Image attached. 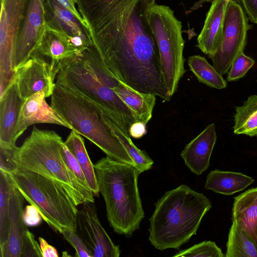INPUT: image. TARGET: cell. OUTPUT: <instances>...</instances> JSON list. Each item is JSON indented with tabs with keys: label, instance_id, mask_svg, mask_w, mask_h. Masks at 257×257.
<instances>
[{
	"label": "cell",
	"instance_id": "9",
	"mask_svg": "<svg viewBox=\"0 0 257 257\" xmlns=\"http://www.w3.org/2000/svg\"><path fill=\"white\" fill-rule=\"evenodd\" d=\"M251 27L241 6L234 0H229L220 42L215 52L208 56L220 74L227 73L234 60L244 52L247 33Z\"/></svg>",
	"mask_w": 257,
	"mask_h": 257
},
{
	"label": "cell",
	"instance_id": "22",
	"mask_svg": "<svg viewBox=\"0 0 257 257\" xmlns=\"http://www.w3.org/2000/svg\"><path fill=\"white\" fill-rule=\"evenodd\" d=\"M112 89L131 110L136 122L147 124L152 117L156 96L136 91L121 82Z\"/></svg>",
	"mask_w": 257,
	"mask_h": 257
},
{
	"label": "cell",
	"instance_id": "26",
	"mask_svg": "<svg viewBox=\"0 0 257 257\" xmlns=\"http://www.w3.org/2000/svg\"><path fill=\"white\" fill-rule=\"evenodd\" d=\"M233 133L257 136V95H251L241 106L235 107Z\"/></svg>",
	"mask_w": 257,
	"mask_h": 257
},
{
	"label": "cell",
	"instance_id": "8",
	"mask_svg": "<svg viewBox=\"0 0 257 257\" xmlns=\"http://www.w3.org/2000/svg\"><path fill=\"white\" fill-rule=\"evenodd\" d=\"M148 19L159 50L163 82L172 97L186 72L182 24L168 6L157 4L149 9Z\"/></svg>",
	"mask_w": 257,
	"mask_h": 257
},
{
	"label": "cell",
	"instance_id": "24",
	"mask_svg": "<svg viewBox=\"0 0 257 257\" xmlns=\"http://www.w3.org/2000/svg\"><path fill=\"white\" fill-rule=\"evenodd\" d=\"M101 117L111 132L119 141L132 158L135 167L141 174L151 169L154 161L145 151L137 148L130 136L125 133L115 121L110 114L101 109Z\"/></svg>",
	"mask_w": 257,
	"mask_h": 257
},
{
	"label": "cell",
	"instance_id": "32",
	"mask_svg": "<svg viewBox=\"0 0 257 257\" xmlns=\"http://www.w3.org/2000/svg\"><path fill=\"white\" fill-rule=\"evenodd\" d=\"M61 152L63 159L69 170L73 173L84 187L90 189L78 162L65 146L64 142L62 146Z\"/></svg>",
	"mask_w": 257,
	"mask_h": 257
},
{
	"label": "cell",
	"instance_id": "23",
	"mask_svg": "<svg viewBox=\"0 0 257 257\" xmlns=\"http://www.w3.org/2000/svg\"><path fill=\"white\" fill-rule=\"evenodd\" d=\"M254 180L242 173L215 169L206 177L205 189L225 195H231L246 189Z\"/></svg>",
	"mask_w": 257,
	"mask_h": 257
},
{
	"label": "cell",
	"instance_id": "5",
	"mask_svg": "<svg viewBox=\"0 0 257 257\" xmlns=\"http://www.w3.org/2000/svg\"><path fill=\"white\" fill-rule=\"evenodd\" d=\"M64 142L53 131L35 126L23 144L17 147L13 161L17 168L31 171L53 180L66 191L76 205L94 202V194L84 187L69 170L62 155Z\"/></svg>",
	"mask_w": 257,
	"mask_h": 257
},
{
	"label": "cell",
	"instance_id": "38",
	"mask_svg": "<svg viewBox=\"0 0 257 257\" xmlns=\"http://www.w3.org/2000/svg\"><path fill=\"white\" fill-rule=\"evenodd\" d=\"M38 240L40 242L42 257H58L59 256L56 248L49 244L44 238L39 237Z\"/></svg>",
	"mask_w": 257,
	"mask_h": 257
},
{
	"label": "cell",
	"instance_id": "15",
	"mask_svg": "<svg viewBox=\"0 0 257 257\" xmlns=\"http://www.w3.org/2000/svg\"><path fill=\"white\" fill-rule=\"evenodd\" d=\"M56 77L50 66L43 60L30 57L16 70L15 79L20 96L24 100L44 91L46 97L53 93Z\"/></svg>",
	"mask_w": 257,
	"mask_h": 257
},
{
	"label": "cell",
	"instance_id": "16",
	"mask_svg": "<svg viewBox=\"0 0 257 257\" xmlns=\"http://www.w3.org/2000/svg\"><path fill=\"white\" fill-rule=\"evenodd\" d=\"M46 98L44 91H40L25 100L14 134L15 143L28 127L34 124L52 123L73 131L71 125L47 104Z\"/></svg>",
	"mask_w": 257,
	"mask_h": 257
},
{
	"label": "cell",
	"instance_id": "10",
	"mask_svg": "<svg viewBox=\"0 0 257 257\" xmlns=\"http://www.w3.org/2000/svg\"><path fill=\"white\" fill-rule=\"evenodd\" d=\"M30 0H1L0 95L14 78L15 45Z\"/></svg>",
	"mask_w": 257,
	"mask_h": 257
},
{
	"label": "cell",
	"instance_id": "42",
	"mask_svg": "<svg viewBox=\"0 0 257 257\" xmlns=\"http://www.w3.org/2000/svg\"><path fill=\"white\" fill-rule=\"evenodd\" d=\"M209 1H212V0H209ZM234 1H235V0H234Z\"/></svg>",
	"mask_w": 257,
	"mask_h": 257
},
{
	"label": "cell",
	"instance_id": "37",
	"mask_svg": "<svg viewBox=\"0 0 257 257\" xmlns=\"http://www.w3.org/2000/svg\"><path fill=\"white\" fill-rule=\"evenodd\" d=\"M244 11L248 19L257 23V0H240Z\"/></svg>",
	"mask_w": 257,
	"mask_h": 257
},
{
	"label": "cell",
	"instance_id": "31",
	"mask_svg": "<svg viewBox=\"0 0 257 257\" xmlns=\"http://www.w3.org/2000/svg\"><path fill=\"white\" fill-rule=\"evenodd\" d=\"M255 61L251 57L241 53L232 63L228 72L226 81H235L243 78L253 66Z\"/></svg>",
	"mask_w": 257,
	"mask_h": 257
},
{
	"label": "cell",
	"instance_id": "27",
	"mask_svg": "<svg viewBox=\"0 0 257 257\" xmlns=\"http://www.w3.org/2000/svg\"><path fill=\"white\" fill-rule=\"evenodd\" d=\"M226 247L225 257H257L255 244L235 221H232Z\"/></svg>",
	"mask_w": 257,
	"mask_h": 257
},
{
	"label": "cell",
	"instance_id": "39",
	"mask_svg": "<svg viewBox=\"0 0 257 257\" xmlns=\"http://www.w3.org/2000/svg\"><path fill=\"white\" fill-rule=\"evenodd\" d=\"M146 124L141 122H135L129 129V135L135 139H140L147 134Z\"/></svg>",
	"mask_w": 257,
	"mask_h": 257
},
{
	"label": "cell",
	"instance_id": "40",
	"mask_svg": "<svg viewBox=\"0 0 257 257\" xmlns=\"http://www.w3.org/2000/svg\"><path fill=\"white\" fill-rule=\"evenodd\" d=\"M62 6L71 12L81 23L86 25L85 23L76 9V5L77 4V0H56Z\"/></svg>",
	"mask_w": 257,
	"mask_h": 257
},
{
	"label": "cell",
	"instance_id": "25",
	"mask_svg": "<svg viewBox=\"0 0 257 257\" xmlns=\"http://www.w3.org/2000/svg\"><path fill=\"white\" fill-rule=\"evenodd\" d=\"M64 144L78 162L88 187L94 196H98L99 189L94 165L87 152L84 139L80 134L71 131Z\"/></svg>",
	"mask_w": 257,
	"mask_h": 257
},
{
	"label": "cell",
	"instance_id": "13",
	"mask_svg": "<svg viewBox=\"0 0 257 257\" xmlns=\"http://www.w3.org/2000/svg\"><path fill=\"white\" fill-rule=\"evenodd\" d=\"M46 25L61 33L80 52L93 46L88 29L56 0H44Z\"/></svg>",
	"mask_w": 257,
	"mask_h": 257
},
{
	"label": "cell",
	"instance_id": "14",
	"mask_svg": "<svg viewBox=\"0 0 257 257\" xmlns=\"http://www.w3.org/2000/svg\"><path fill=\"white\" fill-rule=\"evenodd\" d=\"M82 53L60 32L46 25L43 38L31 57L40 59L50 66L56 77L65 66L80 56Z\"/></svg>",
	"mask_w": 257,
	"mask_h": 257
},
{
	"label": "cell",
	"instance_id": "29",
	"mask_svg": "<svg viewBox=\"0 0 257 257\" xmlns=\"http://www.w3.org/2000/svg\"><path fill=\"white\" fill-rule=\"evenodd\" d=\"M14 187L9 174L0 171V249L9 237V202Z\"/></svg>",
	"mask_w": 257,
	"mask_h": 257
},
{
	"label": "cell",
	"instance_id": "6",
	"mask_svg": "<svg viewBox=\"0 0 257 257\" xmlns=\"http://www.w3.org/2000/svg\"><path fill=\"white\" fill-rule=\"evenodd\" d=\"M50 106L73 128L114 160L134 166L118 139L103 120L101 109L83 95L56 84Z\"/></svg>",
	"mask_w": 257,
	"mask_h": 257
},
{
	"label": "cell",
	"instance_id": "28",
	"mask_svg": "<svg viewBox=\"0 0 257 257\" xmlns=\"http://www.w3.org/2000/svg\"><path fill=\"white\" fill-rule=\"evenodd\" d=\"M188 64L190 71L200 82L217 89L227 87L226 81L222 75L218 73L205 57L198 55L191 56L188 59Z\"/></svg>",
	"mask_w": 257,
	"mask_h": 257
},
{
	"label": "cell",
	"instance_id": "34",
	"mask_svg": "<svg viewBox=\"0 0 257 257\" xmlns=\"http://www.w3.org/2000/svg\"><path fill=\"white\" fill-rule=\"evenodd\" d=\"M21 257H42L40 244L28 229L24 237Z\"/></svg>",
	"mask_w": 257,
	"mask_h": 257
},
{
	"label": "cell",
	"instance_id": "12",
	"mask_svg": "<svg viewBox=\"0 0 257 257\" xmlns=\"http://www.w3.org/2000/svg\"><path fill=\"white\" fill-rule=\"evenodd\" d=\"M45 29L44 0H30L15 45L13 61L15 73L38 47Z\"/></svg>",
	"mask_w": 257,
	"mask_h": 257
},
{
	"label": "cell",
	"instance_id": "41",
	"mask_svg": "<svg viewBox=\"0 0 257 257\" xmlns=\"http://www.w3.org/2000/svg\"><path fill=\"white\" fill-rule=\"evenodd\" d=\"M208 1H209V0H199L198 2H196L195 5L193 6V7H192V10H196V9H198L199 8H200L202 4L206 2H208Z\"/></svg>",
	"mask_w": 257,
	"mask_h": 257
},
{
	"label": "cell",
	"instance_id": "30",
	"mask_svg": "<svg viewBox=\"0 0 257 257\" xmlns=\"http://www.w3.org/2000/svg\"><path fill=\"white\" fill-rule=\"evenodd\" d=\"M174 257H224L221 249L212 241H204L187 249L182 250L173 255Z\"/></svg>",
	"mask_w": 257,
	"mask_h": 257
},
{
	"label": "cell",
	"instance_id": "36",
	"mask_svg": "<svg viewBox=\"0 0 257 257\" xmlns=\"http://www.w3.org/2000/svg\"><path fill=\"white\" fill-rule=\"evenodd\" d=\"M23 216L25 223L29 226L38 225L43 219L37 208L31 204L26 206Z\"/></svg>",
	"mask_w": 257,
	"mask_h": 257
},
{
	"label": "cell",
	"instance_id": "33",
	"mask_svg": "<svg viewBox=\"0 0 257 257\" xmlns=\"http://www.w3.org/2000/svg\"><path fill=\"white\" fill-rule=\"evenodd\" d=\"M61 234L75 249V256L93 257L91 251L77 232L70 230H65Z\"/></svg>",
	"mask_w": 257,
	"mask_h": 257
},
{
	"label": "cell",
	"instance_id": "2",
	"mask_svg": "<svg viewBox=\"0 0 257 257\" xmlns=\"http://www.w3.org/2000/svg\"><path fill=\"white\" fill-rule=\"evenodd\" d=\"M212 203L185 185L166 192L149 219V239L156 249H178L196 234Z\"/></svg>",
	"mask_w": 257,
	"mask_h": 257
},
{
	"label": "cell",
	"instance_id": "21",
	"mask_svg": "<svg viewBox=\"0 0 257 257\" xmlns=\"http://www.w3.org/2000/svg\"><path fill=\"white\" fill-rule=\"evenodd\" d=\"M231 221L245 231L257 247V187L234 198Z\"/></svg>",
	"mask_w": 257,
	"mask_h": 257
},
{
	"label": "cell",
	"instance_id": "11",
	"mask_svg": "<svg viewBox=\"0 0 257 257\" xmlns=\"http://www.w3.org/2000/svg\"><path fill=\"white\" fill-rule=\"evenodd\" d=\"M78 231L93 257L119 256V246L113 243L101 225L94 202L82 204L78 213Z\"/></svg>",
	"mask_w": 257,
	"mask_h": 257
},
{
	"label": "cell",
	"instance_id": "20",
	"mask_svg": "<svg viewBox=\"0 0 257 257\" xmlns=\"http://www.w3.org/2000/svg\"><path fill=\"white\" fill-rule=\"evenodd\" d=\"M228 1L212 0L203 28L198 36L197 46L208 56L215 52L220 42Z\"/></svg>",
	"mask_w": 257,
	"mask_h": 257
},
{
	"label": "cell",
	"instance_id": "19",
	"mask_svg": "<svg viewBox=\"0 0 257 257\" xmlns=\"http://www.w3.org/2000/svg\"><path fill=\"white\" fill-rule=\"evenodd\" d=\"M24 199L14 186L9 202V237L0 249V257H21L24 237L28 229L23 216Z\"/></svg>",
	"mask_w": 257,
	"mask_h": 257
},
{
	"label": "cell",
	"instance_id": "35",
	"mask_svg": "<svg viewBox=\"0 0 257 257\" xmlns=\"http://www.w3.org/2000/svg\"><path fill=\"white\" fill-rule=\"evenodd\" d=\"M16 147L0 146V171L10 174L17 169V165L13 161Z\"/></svg>",
	"mask_w": 257,
	"mask_h": 257
},
{
	"label": "cell",
	"instance_id": "3",
	"mask_svg": "<svg viewBox=\"0 0 257 257\" xmlns=\"http://www.w3.org/2000/svg\"><path fill=\"white\" fill-rule=\"evenodd\" d=\"M120 82L106 67L93 46L60 70L56 84L92 101L109 112L129 135L130 127L136 121L131 110L112 89Z\"/></svg>",
	"mask_w": 257,
	"mask_h": 257
},
{
	"label": "cell",
	"instance_id": "17",
	"mask_svg": "<svg viewBox=\"0 0 257 257\" xmlns=\"http://www.w3.org/2000/svg\"><path fill=\"white\" fill-rule=\"evenodd\" d=\"M216 140L215 125L212 123L185 146L180 155L192 173L200 175L208 168Z\"/></svg>",
	"mask_w": 257,
	"mask_h": 257
},
{
	"label": "cell",
	"instance_id": "1",
	"mask_svg": "<svg viewBox=\"0 0 257 257\" xmlns=\"http://www.w3.org/2000/svg\"><path fill=\"white\" fill-rule=\"evenodd\" d=\"M156 0H77L93 44L108 70L128 87L165 99L158 48L148 19Z\"/></svg>",
	"mask_w": 257,
	"mask_h": 257
},
{
	"label": "cell",
	"instance_id": "4",
	"mask_svg": "<svg viewBox=\"0 0 257 257\" xmlns=\"http://www.w3.org/2000/svg\"><path fill=\"white\" fill-rule=\"evenodd\" d=\"M94 167L110 226L117 234L131 237L145 217L138 185L140 172L108 156Z\"/></svg>",
	"mask_w": 257,
	"mask_h": 257
},
{
	"label": "cell",
	"instance_id": "7",
	"mask_svg": "<svg viewBox=\"0 0 257 257\" xmlns=\"http://www.w3.org/2000/svg\"><path fill=\"white\" fill-rule=\"evenodd\" d=\"M25 199L38 210L43 219L60 233L77 232L79 210L73 199L57 182L34 172L17 168L9 174Z\"/></svg>",
	"mask_w": 257,
	"mask_h": 257
},
{
	"label": "cell",
	"instance_id": "18",
	"mask_svg": "<svg viewBox=\"0 0 257 257\" xmlns=\"http://www.w3.org/2000/svg\"><path fill=\"white\" fill-rule=\"evenodd\" d=\"M25 100L20 95L15 77L0 96V146L16 147L14 137Z\"/></svg>",
	"mask_w": 257,
	"mask_h": 257
}]
</instances>
